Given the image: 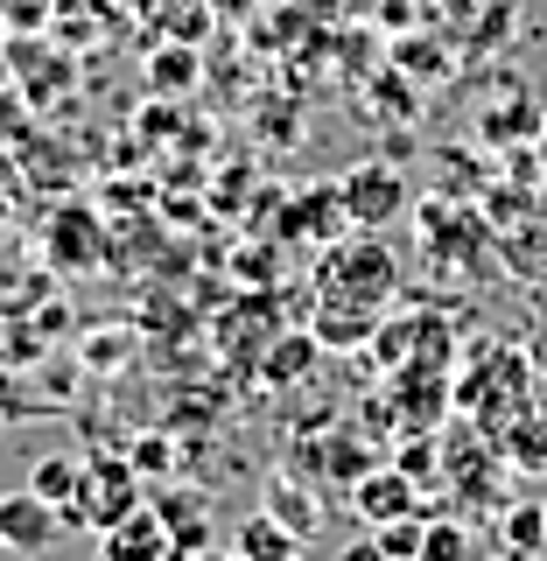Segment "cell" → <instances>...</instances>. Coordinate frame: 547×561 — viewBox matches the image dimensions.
<instances>
[{"instance_id": "cell-1", "label": "cell", "mask_w": 547, "mask_h": 561, "mask_svg": "<svg viewBox=\"0 0 547 561\" xmlns=\"http://www.w3.org/2000/svg\"><path fill=\"white\" fill-rule=\"evenodd\" d=\"M127 513H140V470L127 463V456H84V478H78V499H70V526H92V534H105V526H119Z\"/></svg>"}, {"instance_id": "cell-2", "label": "cell", "mask_w": 547, "mask_h": 561, "mask_svg": "<svg viewBox=\"0 0 547 561\" xmlns=\"http://www.w3.org/2000/svg\"><path fill=\"white\" fill-rule=\"evenodd\" d=\"M394 253L365 232V239H351L338 245V253H323V302H358V309H379L386 295H394Z\"/></svg>"}, {"instance_id": "cell-3", "label": "cell", "mask_w": 547, "mask_h": 561, "mask_svg": "<svg viewBox=\"0 0 547 561\" xmlns=\"http://www.w3.org/2000/svg\"><path fill=\"white\" fill-rule=\"evenodd\" d=\"M338 197H344V218L351 225L379 232V225H394L400 210H408V183H400V169H386V162H358L338 183Z\"/></svg>"}, {"instance_id": "cell-4", "label": "cell", "mask_w": 547, "mask_h": 561, "mask_svg": "<svg viewBox=\"0 0 547 561\" xmlns=\"http://www.w3.org/2000/svg\"><path fill=\"white\" fill-rule=\"evenodd\" d=\"M64 526H70V519H64V513H57V505H49L35 484L0 491V548H8V554H43L49 540L64 534Z\"/></svg>"}, {"instance_id": "cell-5", "label": "cell", "mask_w": 547, "mask_h": 561, "mask_svg": "<svg viewBox=\"0 0 547 561\" xmlns=\"http://www.w3.org/2000/svg\"><path fill=\"white\" fill-rule=\"evenodd\" d=\"M351 513H358L365 526H386V519H408V513H429V505H421V491H414V478L408 470H365L358 484H351Z\"/></svg>"}, {"instance_id": "cell-6", "label": "cell", "mask_w": 547, "mask_h": 561, "mask_svg": "<svg viewBox=\"0 0 547 561\" xmlns=\"http://www.w3.org/2000/svg\"><path fill=\"white\" fill-rule=\"evenodd\" d=\"M99 561H175V540H169V526L162 513H127L119 526H105L99 534Z\"/></svg>"}, {"instance_id": "cell-7", "label": "cell", "mask_w": 547, "mask_h": 561, "mask_svg": "<svg viewBox=\"0 0 547 561\" xmlns=\"http://www.w3.org/2000/svg\"><path fill=\"white\" fill-rule=\"evenodd\" d=\"M373 330H379V309L323 302V309H316V323H309V337L323 344V351H358V344H373Z\"/></svg>"}, {"instance_id": "cell-8", "label": "cell", "mask_w": 547, "mask_h": 561, "mask_svg": "<svg viewBox=\"0 0 547 561\" xmlns=\"http://www.w3.org/2000/svg\"><path fill=\"white\" fill-rule=\"evenodd\" d=\"M155 513H162L169 540H175V561L210 548V519H204V499H197V491H162V499H155Z\"/></svg>"}, {"instance_id": "cell-9", "label": "cell", "mask_w": 547, "mask_h": 561, "mask_svg": "<svg viewBox=\"0 0 547 561\" xmlns=\"http://www.w3.org/2000/svg\"><path fill=\"white\" fill-rule=\"evenodd\" d=\"M239 561H303V534H288V526H281L267 505H260L253 519L239 526V548H232Z\"/></svg>"}, {"instance_id": "cell-10", "label": "cell", "mask_w": 547, "mask_h": 561, "mask_svg": "<svg viewBox=\"0 0 547 561\" xmlns=\"http://www.w3.org/2000/svg\"><path fill=\"white\" fill-rule=\"evenodd\" d=\"M49 260H57L64 274H84L99 260V245H92V218L84 210H64L57 218V232H49Z\"/></svg>"}, {"instance_id": "cell-11", "label": "cell", "mask_w": 547, "mask_h": 561, "mask_svg": "<svg viewBox=\"0 0 547 561\" xmlns=\"http://www.w3.org/2000/svg\"><path fill=\"white\" fill-rule=\"evenodd\" d=\"M267 513L288 526V534H303V540L316 534V519H323V513H316V499H309L303 484H288V478H274V484H267Z\"/></svg>"}, {"instance_id": "cell-12", "label": "cell", "mask_w": 547, "mask_h": 561, "mask_svg": "<svg viewBox=\"0 0 547 561\" xmlns=\"http://www.w3.org/2000/svg\"><path fill=\"white\" fill-rule=\"evenodd\" d=\"M78 478H84V463H78V456H43L29 484L43 491V499L57 505V513H70V499H78Z\"/></svg>"}, {"instance_id": "cell-13", "label": "cell", "mask_w": 547, "mask_h": 561, "mask_svg": "<svg viewBox=\"0 0 547 561\" xmlns=\"http://www.w3.org/2000/svg\"><path fill=\"white\" fill-rule=\"evenodd\" d=\"M505 456H513V470H526V478H540L547 470V421H513L505 428Z\"/></svg>"}, {"instance_id": "cell-14", "label": "cell", "mask_w": 547, "mask_h": 561, "mask_svg": "<svg viewBox=\"0 0 547 561\" xmlns=\"http://www.w3.org/2000/svg\"><path fill=\"white\" fill-rule=\"evenodd\" d=\"M394 64L408 70V78H443V70H449V49L435 43V35H400V43H394Z\"/></svg>"}, {"instance_id": "cell-15", "label": "cell", "mask_w": 547, "mask_h": 561, "mask_svg": "<svg viewBox=\"0 0 547 561\" xmlns=\"http://www.w3.org/2000/svg\"><path fill=\"white\" fill-rule=\"evenodd\" d=\"M421 534H429V513H408V519L373 526V540L386 548V561H421Z\"/></svg>"}, {"instance_id": "cell-16", "label": "cell", "mask_w": 547, "mask_h": 561, "mask_svg": "<svg viewBox=\"0 0 547 561\" xmlns=\"http://www.w3.org/2000/svg\"><path fill=\"white\" fill-rule=\"evenodd\" d=\"M421 561H470V534L443 513H429V534H421Z\"/></svg>"}, {"instance_id": "cell-17", "label": "cell", "mask_w": 547, "mask_h": 561, "mask_svg": "<svg viewBox=\"0 0 547 561\" xmlns=\"http://www.w3.org/2000/svg\"><path fill=\"white\" fill-rule=\"evenodd\" d=\"M148 84L155 92H190V84H197V49H162V57L148 64Z\"/></svg>"}, {"instance_id": "cell-18", "label": "cell", "mask_w": 547, "mask_h": 561, "mask_svg": "<svg viewBox=\"0 0 547 561\" xmlns=\"http://www.w3.org/2000/svg\"><path fill=\"white\" fill-rule=\"evenodd\" d=\"M414 337H421V316H414V323H379L365 351H373L379 365H408V358H414Z\"/></svg>"}, {"instance_id": "cell-19", "label": "cell", "mask_w": 547, "mask_h": 561, "mask_svg": "<svg viewBox=\"0 0 547 561\" xmlns=\"http://www.w3.org/2000/svg\"><path fill=\"white\" fill-rule=\"evenodd\" d=\"M547 540V505H520V513H505V548L513 554H534Z\"/></svg>"}, {"instance_id": "cell-20", "label": "cell", "mask_w": 547, "mask_h": 561, "mask_svg": "<svg viewBox=\"0 0 547 561\" xmlns=\"http://www.w3.org/2000/svg\"><path fill=\"white\" fill-rule=\"evenodd\" d=\"M316 337H288V344H274V358H267V379H295V373H309V358H316Z\"/></svg>"}, {"instance_id": "cell-21", "label": "cell", "mask_w": 547, "mask_h": 561, "mask_svg": "<svg viewBox=\"0 0 547 561\" xmlns=\"http://www.w3.org/2000/svg\"><path fill=\"white\" fill-rule=\"evenodd\" d=\"M127 463L140 470V478H155V470H169V443H162V435H140V443H134V456H127Z\"/></svg>"}, {"instance_id": "cell-22", "label": "cell", "mask_w": 547, "mask_h": 561, "mask_svg": "<svg viewBox=\"0 0 547 561\" xmlns=\"http://www.w3.org/2000/svg\"><path fill=\"white\" fill-rule=\"evenodd\" d=\"M400 470H408V478H429V470H435V456H429V435H408V456H400Z\"/></svg>"}, {"instance_id": "cell-23", "label": "cell", "mask_w": 547, "mask_h": 561, "mask_svg": "<svg viewBox=\"0 0 547 561\" xmlns=\"http://www.w3.org/2000/svg\"><path fill=\"white\" fill-rule=\"evenodd\" d=\"M344 561H386V548H379L373 534H365V540H351V548H344Z\"/></svg>"}, {"instance_id": "cell-24", "label": "cell", "mask_w": 547, "mask_h": 561, "mask_svg": "<svg viewBox=\"0 0 547 561\" xmlns=\"http://www.w3.org/2000/svg\"><path fill=\"white\" fill-rule=\"evenodd\" d=\"M183 561H239V554H225V548H197V554H183Z\"/></svg>"}, {"instance_id": "cell-25", "label": "cell", "mask_w": 547, "mask_h": 561, "mask_svg": "<svg viewBox=\"0 0 547 561\" xmlns=\"http://www.w3.org/2000/svg\"><path fill=\"white\" fill-rule=\"evenodd\" d=\"M540 365H547V344H540Z\"/></svg>"}, {"instance_id": "cell-26", "label": "cell", "mask_w": 547, "mask_h": 561, "mask_svg": "<svg viewBox=\"0 0 547 561\" xmlns=\"http://www.w3.org/2000/svg\"><path fill=\"white\" fill-rule=\"evenodd\" d=\"M513 561H534V554H513Z\"/></svg>"}]
</instances>
